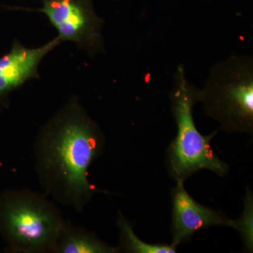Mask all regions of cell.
Returning <instances> with one entry per match:
<instances>
[{"mask_svg": "<svg viewBox=\"0 0 253 253\" xmlns=\"http://www.w3.org/2000/svg\"><path fill=\"white\" fill-rule=\"evenodd\" d=\"M96 123L73 101L42 131L36 156L42 181L59 201L81 210L94 189L88 169L102 148Z\"/></svg>", "mask_w": 253, "mask_h": 253, "instance_id": "6da1fadb", "label": "cell"}, {"mask_svg": "<svg viewBox=\"0 0 253 253\" xmlns=\"http://www.w3.org/2000/svg\"><path fill=\"white\" fill-rule=\"evenodd\" d=\"M197 103L226 132L253 134V61L232 56L214 65L204 87L197 89Z\"/></svg>", "mask_w": 253, "mask_h": 253, "instance_id": "7a4b0ae2", "label": "cell"}, {"mask_svg": "<svg viewBox=\"0 0 253 253\" xmlns=\"http://www.w3.org/2000/svg\"><path fill=\"white\" fill-rule=\"evenodd\" d=\"M197 88L186 78L185 68L180 65L174 74L171 93V106L177 134L168 149V167L173 179L184 181L194 173L209 169L219 176L225 175L229 166L212 152L211 142L216 133L203 136L195 125L193 109Z\"/></svg>", "mask_w": 253, "mask_h": 253, "instance_id": "3957f363", "label": "cell"}, {"mask_svg": "<svg viewBox=\"0 0 253 253\" xmlns=\"http://www.w3.org/2000/svg\"><path fill=\"white\" fill-rule=\"evenodd\" d=\"M0 220L12 246L25 253L54 251L64 224L52 205L26 193L14 194L5 201Z\"/></svg>", "mask_w": 253, "mask_h": 253, "instance_id": "277c9868", "label": "cell"}, {"mask_svg": "<svg viewBox=\"0 0 253 253\" xmlns=\"http://www.w3.org/2000/svg\"><path fill=\"white\" fill-rule=\"evenodd\" d=\"M41 9H21L44 14L58 31L60 41L72 42L93 55L104 51V21L95 12L93 0H41Z\"/></svg>", "mask_w": 253, "mask_h": 253, "instance_id": "5b68a950", "label": "cell"}, {"mask_svg": "<svg viewBox=\"0 0 253 253\" xmlns=\"http://www.w3.org/2000/svg\"><path fill=\"white\" fill-rule=\"evenodd\" d=\"M172 191V246L188 241L196 231L212 226H230L239 230V220H231L221 212L198 204L187 192L184 181Z\"/></svg>", "mask_w": 253, "mask_h": 253, "instance_id": "8992f818", "label": "cell"}, {"mask_svg": "<svg viewBox=\"0 0 253 253\" xmlns=\"http://www.w3.org/2000/svg\"><path fill=\"white\" fill-rule=\"evenodd\" d=\"M61 43L56 37L44 45L30 49L15 41L9 52L0 57V99L26 82L39 78L40 63Z\"/></svg>", "mask_w": 253, "mask_h": 253, "instance_id": "52a82bcc", "label": "cell"}, {"mask_svg": "<svg viewBox=\"0 0 253 253\" xmlns=\"http://www.w3.org/2000/svg\"><path fill=\"white\" fill-rule=\"evenodd\" d=\"M54 251L62 253H108L116 252L90 234L63 224Z\"/></svg>", "mask_w": 253, "mask_h": 253, "instance_id": "ba28073f", "label": "cell"}, {"mask_svg": "<svg viewBox=\"0 0 253 253\" xmlns=\"http://www.w3.org/2000/svg\"><path fill=\"white\" fill-rule=\"evenodd\" d=\"M123 246L129 252L136 253H174L176 248L172 245L149 244L141 241L134 234L132 228L123 216L118 221Z\"/></svg>", "mask_w": 253, "mask_h": 253, "instance_id": "9c48e42d", "label": "cell"}, {"mask_svg": "<svg viewBox=\"0 0 253 253\" xmlns=\"http://www.w3.org/2000/svg\"><path fill=\"white\" fill-rule=\"evenodd\" d=\"M239 231L244 237L245 244L249 250L253 248V199L252 196L247 195L245 210L242 217L239 220Z\"/></svg>", "mask_w": 253, "mask_h": 253, "instance_id": "30bf717a", "label": "cell"}]
</instances>
